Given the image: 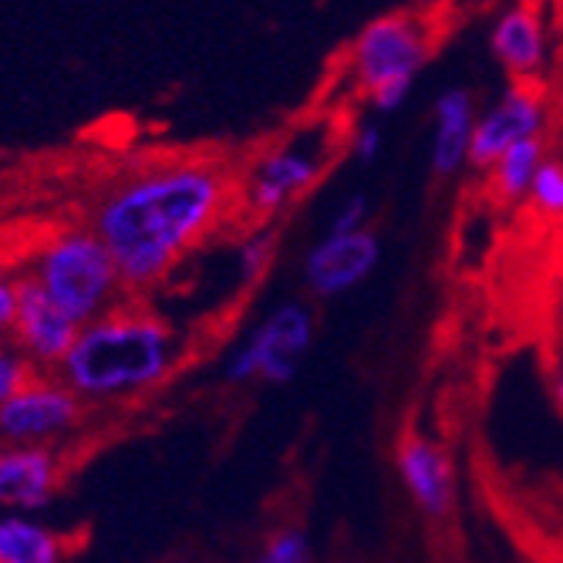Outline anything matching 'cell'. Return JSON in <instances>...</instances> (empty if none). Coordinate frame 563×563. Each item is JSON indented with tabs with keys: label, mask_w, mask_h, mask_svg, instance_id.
I'll use <instances>...</instances> for the list:
<instances>
[{
	"label": "cell",
	"mask_w": 563,
	"mask_h": 563,
	"mask_svg": "<svg viewBox=\"0 0 563 563\" xmlns=\"http://www.w3.org/2000/svg\"><path fill=\"white\" fill-rule=\"evenodd\" d=\"M547 159V148H543V139H523L517 142L514 148L506 152V156L489 169V179H493V192L499 202H520L530 196L533 189V179H537V169L543 166Z\"/></svg>",
	"instance_id": "16"
},
{
	"label": "cell",
	"mask_w": 563,
	"mask_h": 563,
	"mask_svg": "<svg viewBox=\"0 0 563 563\" xmlns=\"http://www.w3.org/2000/svg\"><path fill=\"white\" fill-rule=\"evenodd\" d=\"M398 473L422 514L445 517L452 509V470L435 442L419 432H405L398 442Z\"/></svg>",
	"instance_id": "13"
},
{
	"label": "cell",
	"mask_w": 563,
	"mask_h": 563,
	"mask_svg": "<svg viewBox=\"0 0 563 563\" xmlns=\"http://www.w3.org/2000/svg\"><path fill=\"white\" fill-rule=\"evenodd\" d=\"M556 401H560V408H563V375H560V385H556Z\"/></svg>",
	"instance_id": "24"
},
{
	"label": "cell",
	"mask_w": 563,
	"mask_h": 563,
	"mask_svg": "<svg viewBox=\"0 0 563 563\" xmlns=\"http://www.w3.org/2000/svg\"><path fill=\"white\" fill-rule=\"evenodd\" d=\"M8 347H11V341H8V338H0V354H4Z\"/></svg>",
	"instance_id": "25"
},
{
	"label": "cell",
	"mask_w": 563,
	"mask_h": 563,
	"mask_svg": "<svg viewBox=\"0 0 563 563\" xmlns=\"http://www.w3.org/2000/svg\"><path fill=\"white\" fill-rule=\"evenodd\" d=\"M435 51L432 21L419 8L372 18L347 44V75L378 115H395Z\"/></svg>",
	"instance_id": "3"
},
{
	"label": "cell",
	"mask_w": 563,
	"mask_h": 563,
	"mask_svg": "<svg viewBox=\"0 0 563 563\" xmlns=\"http://www.w3.org/2000/svg\"><path fill=\"white\" fill-rule=\"evenodd\" d=\"M179 357L176 331L132 297L85 324L58 375L88 405H119L152 391Z\"/></svg>",
	"instance_id": "2"
},
{
	"label": "cell",
	"mask_w": 563,
	"mask_h": 563,
	"mask_svg": "<svg viewBox=\"0 0 563 563\" xmlns=\"http://www.w3.org/2000/svg\"><path fill=\"white\" fill-rule=\"evenodd\" d=\"M489 51L514 81H537L550 62V37L540 0H520V4L506 8L489 31Z\"/></svg>",
	"instance_id": "11"
},
{
	"label": "cell",
	"mask_w": 563,
	"mask_h": 563,
	"mask_svg": "<svg viewBox=\"0 0 563 563\" xmlns=\"http://www.w3.org/2000/svg\"><path fill=\"white\" fill-rule=\"evenodd\" d=\"M34 375H37L34 365L27 362L24 354H18L14 347H8L4 354H0V405L11 401Z\"/></svg>",
	"instance_id": "20"
},
{
	"label": "cell",
	"mask_w": 563,
	"mask_h": 563,
	"mask_svg": "<svg viewBox=\"0 0 563 563\" xmlns=\"http://www.w3.org/2000/svg\"><path fill=\"white\" fill-rule=\"evenodd\" d=\"M75 550V533L31 514H0V563H65Z\"/></svg>",
	"instance_id": "15"
},
{
	"label": "cell",
	"mask_w": 563,
	"mask_h": 563,
	"mask_svg": "<svg viewBox=\"0 0 563 563\" xmlns=\"http://www.w3.org/2000/svg\"><path fill=\"white\" fill-rule=\"evenodd\" d=\"M280 246V230L277 227H264L261 233H253L243 246H240V274L243 280H257L267 274V267L277 257Z\"/></svg>",
	"instance_id": "17"
},
{
	"label": "cell",
	"mask_w": 563,
	"mask_h": 563,
	"mask_svg": "<svg viewBox=\"0 0 563 563\" xmlns=\"http://www.w3.org/2000/svg\"><path fill=\"white\" fill-rule=\"evenodd\" d=\"M78 331L81 324L71 321L27 274H21V307L8 341L18 354L27 357L34 372L55 375L65 365L68 351L75 347Z\"/></svg>",
	"instance_id": "8"
},
{
	"label": "cell",
	"mask_w": 563,
	"mask_h": 563,
	"mask_svg": "<svg viewBox=\"0 0 563 563\" xmlns=\"http://www.w3.org/2000/svg\"><path fill=\"white\" fill-rule=\"evenodd\" d=\"M382 142H385V135H382V129L378 125H362L354 132V139H351V156L357 159V163H375L378 159V152H382Z\"/></svg>",
	"instance_id": "23"
},
{
	"label": "cell",
	"mask_w": 563,
	"mask_h": 563,
	"mask_svg": "<svg viewBox=\"0 0 563 563\" xmlns=\"http://www.w3.org/2000/svg\"><path fill=\"white\" fill-rule=\"evenodd\" d=\"M250 563H311V543H307V537L294 527L274 530L264 540V550Z\"/></svg>",
	"instance_id": "18"
},
{
	"label": "cell",
	"mask_w": 563,
	"mask_h": 563,
	"mask_svg": "<svg viewBox=\"0 0 563 563\" xmlns=\"http://www.w3.org/2000/svg\"><path fill=\"white\" fill-rule=\"evenodd\" d=\"M321 169H324V152H318L314 145L284 142L277 148H267L240 183L246 210L267 227L271 217L287 210L297 196H303L318 183Z\"/></svg>",
	"instance_id": "7"
},
{
	"label": "cell",
	"mask_w": 563,
	"mask_h": 563,
	"mask_svg": "<svg viewBox=\"0 0 563 563\" xmlns=\"http://www.w3.org/2000/svg\"><path fill=\"white\" fill-rule=\"evenodd\" d=\"M68 479V449L0 445V514H37Z\"/></svg>",
	"instance_id": "9"
},
{
	"label": "cell",
	"mask_w": 563,
	"mask_h": 563,
	"mask_svg": "<svg viewBox=\"0 0 563 563\" xmlns=\"http://www.w3.org/2000/svg\"><path fill=\"white\" fill-rule=\"evenodd\" d=\"M240 192V176L213 156L156 159L98 192L88 227L109 246L125 294L156 290L213 233Z\"/></svg>",
	"instance_id": "1"
},
{
	"label": "cell",
	"mask_w": 563,
	"mask_h": 563,
	"mask_svg": "<svg viewBox=\"0 0 563 563\" xmlns=\"http://www.w3.org/2000/svg\"><path fill=\"white\" fill-rule=\"evenodd\" d=\"M560 62H563V51H560Z\"/></svg>",
	"instance_id": "26"
},
{
	"label": "cell",
	"mask_w": 563,
	"mask_h": 563,
	"mask_svg": "<svg viewBox=\"0 0 563 563\" xmlns=\"http://www.w3.org/2000/svg\"><path fill=\"white\" fill-rule=\"evenodd\" d=\"M24 274L81 328L129 300L109 246L88 223H71L51 233L34 250Z\"/></svg>",
	"instance_id": "4"
},
{
	"label": "cell",
	"mask_w": 563,
	"mask_h": 563,
	"mask_svg": "<svg viewBox=\"0 0 563 563\" xmlns=\"http://www.w3.org/2000/svg\"><path fill=\"white\" fill-rule=\"evenodd\" d=\"M365 217H368V196L365 192H354L344 207L338 210V217L331 220L328 233H357L365 230Z\"/></svg>",
	"instance_id": "22"
},
{
	"label": "cell",
	"mask_w": 563,
	"mask_h": 563,
	"mask_svg": "<svg viewBox=\"0 0 563 563\" xmlns=\"http://www.w3.org/2000/svg\"><path fill=\"white\" fill-rule=\"evenodd\" d=\"M382 257L378 236L365 227L357 233H328L311 253H307V284L318 297H338L362 284Z\"/></svg>",
	"instance_id": "12"
},
{
	"label": "cell",
	"mask_w": 563,
	"mask_h": 563,
	"mask_svg": "<svg viewBox=\"0 0 563 563\" xmlns=\"http://www.w3.org/2000/svg\"><path fill=\"white\" fill-rule=\"evenodd\" d=\"M88 419V405L55 375H34L11 401L0 405V445L65 449Z\"/></svg>",
	"instance_id": "5"
},
{
	"label": "cell",
	"mask_w": 563,
	"mask_h": 563,
	"mask_svg": "<svg viewBox=\"0 0 563 563\" xmlns=\"http://www.w3.org/2000/svg\"><path fill=\"white\" fill-rule=\"evenodd\" d=\"M21 307V274L0 271V338H11Z\"/></svg>",
	"instance_id": "21"
},
{
	"label": "cell",
	"mask_w": 563,
	"mask_h": 563,
	"mask_svg": "<svg viewBox=\"0 0 563 563\" xmlns=\"http://www.w3.org/2000/svg\"><path fill=\"white\" fill-rule=\"evenodd\" d=\"M543 112H547V101L537 81H514L503 91L496 106L476 122L470 166L489 173L517 142L537 139L543 132Z\"/></svg>",
	"instance_id": "10"
},
{
	"label": "cell",
	"mask_w": 563,
	"mask_h": 563,
	"mask_svg": "<svg viewBox=\"0 0 563 563\" xmlns=\"http://www.w3.org/2000/svg\"><path fill=\"white\" fill-rule=\"evenodd\" d=\"M476 98L466 88H445L435 98V135H432V176L452 179L470 166L476 132Z\"/></svg>",
	"instance_id": "14"
},
{
	"label": "cell",
	"mask_w": 563,
	"mask_h": 563,
	"mask_svg": "<svg viewBox=\"0 0 563 563\" xmlns=\"http://www.w3.org/2000/svg\"><path fill=\"white\" fill-rule=\"evenodd\" d=\"M314 338V318L303 303H284L253 331L227 362V382L264 378L284 385L297 375Z\"/></svg>",
	"instance_id": "6"
},
{
	"label": "cell",
	"mask_w": 563,
	"mask_h": 563,
	"mask_svg": "<svg viewBox=\"0 0 563 563\" xmlns=\"http://www.w3.org/2000/svg\"><path fill=\"white\" fill-rule=\"evenodd\" d=\"M530 199L540 213L563 217V163L560 159H543V166L537 169Z\"/></svg>",
	"instance_id": "19"
}]
</instances>
